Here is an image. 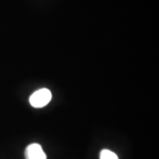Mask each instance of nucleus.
<instances>
[{"instance_id":"nucleus-1","label":"nucleus","mask_w":159,"mask_h":159,"mask_svg":"<svg viewBox=\"0 0 159 159\" xmlns=\"http://www.w3.org/2000/svg\"><path fill=\"white\" fill-rule=\"evenodd\" d=\"M51 92L48 89H41L29 97V102L34 108H43L51 101Z\"/></svg>"},{"instance_id":"nucleus-2","label":"nucleus","mask_w":159,"mask_h":159,"mask_svg":"<svg viewBox=\"0 0 159 159\" xmlns=\"http://www.w3.org/2000/svg\"><path fill=\"white\" fill-rule=\"evenodd\" d=\"M26 159H47L42 146L38 143H32L25 150Z\"/></svg>"},{"instance_id":"nucleus-3","label":"nucleus","mask_w":159,"mask_h":159,"mask_svg":"<svg viewBox=\"0 0 159 159\" xmlns=\"http://www.w3.org/2000/svg\"><path fill=\"white\" fill-rule=\"evenodd\" d=\"M100 159H119V157L112 151L109 149H102L100 153Z\"/></svg>"}]
</instances>
